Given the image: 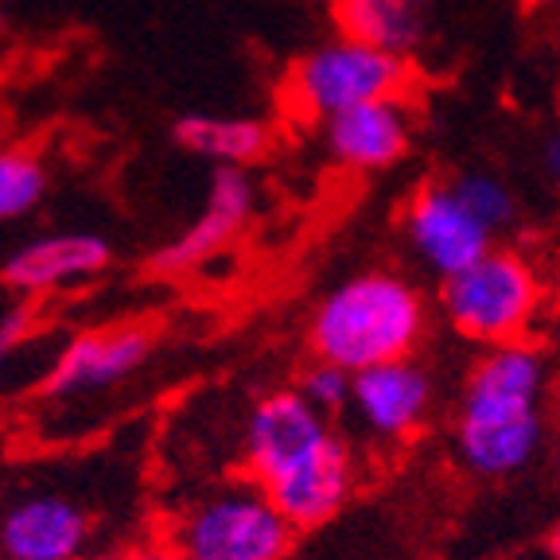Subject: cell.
Wrapping results in <instances>:
<instances>
[{
    "label": "cell",
    "mask_w": 560,
    "mask_h": 560,
    "mask_svg": "<svg viewBox=\"0 0 560 560\" xmlns=\"http://www.w3.org/2000/svg\"><path fill=\"white\" fill-rule=\"evenodd\" d=\"M409 4H417V9L424 12V9H432V4H436V0H409Z\"/></svg>",
    "instance_id": "cell-25"
},
{
    "label": "cell",
    "mask_w": 560,
    "mask_h": 560,
    "mask_svg": "<svg viewBox=\"0 0 560 560\" xmlns=\"http://www.w3.org/2000/svg\"><path fill=\"white\" fill-rule=\"evenodd\" d=\"M172 140L191 156L210 160L214 167H245L269 156L272 129L261 117H214L187 114L172 125Z\"/></svg>",
    "instance_id": "cell-15"
},
{
    "label": "cell",
    "mask_w": 560,
    "mask_h": 560,
    "mask_svg": "<svg viewBox=\"0 0 560 560\" xmlns=\"http://www.w3.org/2000/svg\"><path fill=\"white\" fill-rule=\"evenodd\" d=\"M0 560H4V557H0Z\"/></svg>",
    "instance_id": "cell-28"
},
{
    "label": "cell",
    "mask_w": 560,
    "mask_h": 560,
    "mask_svg": "<svg viewBox=\"0 0 560 560\" xmlns=\"http://www.w3.org/2000/svg\"><path fill=\"white\" fill-rule=\"evenodd\" d=\"M529 4H534L552 27H560V0H529Z\"/></svg>",
    "instance_id": "cell-23"
},
{
    "label": "cell",
    "mask_w": 560,
    "mask_h": 560,
    "mask_svg": "<svg viewBox=\"0 0 560 560\" xmlns=\"http://www.w3.org/2000/svg\"><path fill=\"white\" fill-rule=\"evenodd\" d=\"M541 172L552 187H560V121L541 140Z\"/></svg>",
    "instance_id": "cell-22"
},
{
    "label": "cell",
    "mask_w": 560,
    "mask_h": 560,
    "mask_svg": "<svg viewBox=\"0 0 560 560\" xmlns=\"http://www.w3.org/2000/svg\"><path fill=\"white\" fill-rule=\"evenodd\" d=\"M254 207H257V184L249 179V172L245 167H214L202 214L179 237L160 245L156 257H152V269L187 272L199 261H207V257H214L242 234L245 222L254 219Z\"/></svg>",
    "instance_id": "cell-11"
},
{
    "label": "cell",
    "mask_w": 560,
    "mask_h": 560,
    "mask_svg": "<svg viewBox=\"0 0 560 560\" xmlns=\"http://www.w3.org/2000/svg\"><path fill=\"white\" fill-rule=\"evenodd\" d=\"M417 114L405 97H385L324 121V152L350 172H385L412 149Z\"/></svg>",
    "instance_id": "cell-10"
},
{
    "label": "cell",
    "mask_w": 560,
    "mask_h": 560,
    "mask_svg": "<svg viewBox=\"0 0 560 560\" xmlns=\"http://www.w3.org/2000/svg\"><path fill=\"white\" fill-rule=\"evenodd\" d=\"M296 389L304 394V401L312 405V409H319L324 417H331V412L350 409V397H354V374L331 366V362H315L312 370H304V377H300Z\"/></svg>",
    "instance_id": "cell-19"
},
{
    "label": "cell",
    "mask_w": 560,
    "mask_h": 560,
    "mask_svg": "<svg viewBox=\"0 0 560 560\" xmlns=\"http://www.w3.org/2000/svg\"><path fill=\"white\" fill-rule=\"evenodd\" d=\"M27 339H32V307L27 304L9 307V312L0 315V366H4Z\"/></svg>",
    "instance_id": "cell-20"
},
{
    "label": "cell",
    "mask_w": 560,
    "mask_h": 560,
    "mask_svg": "<svg viewBox=\"0 0 560 560\" xmlns=\"http://www.w3.org/2000/svg\"><path fill=\"white\" fill-rule=\"evenodd\" d=\"M0 32H4V0H0Z\"/></svg>",
    "instance_id": "cell-26"
},
{
    "label": "cell",
    "mask_w": 560,
    "mask_h": 560,
    "mask_svg": "<svg viewBox=\"0 0 560 560\" xmlns=\"http://www.w3.org/2000/svg\"><path fill=\"white\" fill-rule=\"evenodd\" d=\"M335 440L331 424L319 409L304 401L300 389L265 394L245 424V467L249 479L269 490L277 479L296 471L312 455H319Z\"/></svg>",
    "instance_id": "cell-6"
},
{
    "label": "cell",
    "mask_w": 560,
    "mask_h": 560,
    "mask_svg": "<svg viewBox=\"0 0 560 560\" xmlns=\"http://www.w3.org/2000/svg\"><path fill=\"white\" fill-rule=\"evenodd\" d=\"M90 514L59 490L20 494L0 514V557L4 560H82L90 549Z\"/></svg>",
    "instance_id": "cell-8"
},
{
    "label": "cell",
    "mask_w": 560,
    "mask_h": 560,
    "mask_svg": "<svg viewBox=\"0 0 560 560\" xmlns=\"http://www.w3.org/2000/svg\"><path fill=\"white\" fill-rule=\"evenodd\" d=\"M405 237L417 261L440 277V284L494 249V234L475 219L452 184H429L412 195L405 207Z\"/></svg>",
    "instance_id": "cell-7"
},
{
    "label": "cell",
    "mask_w": 560,
    "mask_h": 560,
    "mask_svg": "<svg viewBox=\"0 0 560 560\" xmlns=\"http://www.w3.org/2000/svg\"><path fill=\"white\" fill-rule=\"evenodd\" d=\"M549 362L534 342L487 347L475 359L455 412V452L467 471L506 479L534 464L545 436Z\"/></svg>",
    "instance_id": "cell-1"
},
{
    "label": "cell",
    "mask_w": 560,
    "mask_h": 560,
    "mask_svg": "<svg viewBox=\"0 0 560 560\" xmlns=\"http://www.w3.org/2000/svg\"><path fill=\"white\" fill-rule=\"evenodd\" d=\"M152 354V335L144 327H109L70 339L55 366L44 377L47 397L97 394L109 385H121L132 377Z\"/></svg>",
    "instance_id": "cell-13"
},
{
    "label": "cell",
    "mask_w": 560,
    "mask_h": 560,
    "mask_svg": "<svg viewBox=\"0 0 560 560\" xmlns=\"http://www.w3.org/2000/svg\"><path fill=\"white\" fill-rule=\"evenodd\" d=\"M97 560H184L179 549L172 541H140V545H125V549L105 552Z\"/></svg>",
    "instance_id": "cell-21"
},
{
    "label": "cell",
    "mask_w": 560,
    "mask_h": 560,
    "mask_svg": "<svg viewBox=\"0 0 560 560\" xmlns=\"http://www.w3.org/2000/svg\"><path fill=\"white\" fill-rule=\"evenodd\" d=\"M354 482H359V464H354L347 440L335 436L324 452L312 455L284 479H277L265 494L289 517L292 529L304 534V529H319L331 517H339V510L354 494Z\"/></svg>",
    "instance_id": "cell-14"
},
{
    "label": "cell",
    "mask_w": 560,
    "mask_h": 560,
    "mask_svg": "<svg viewBox=\"0 0 560 560\" xmlns=\"http://www.w3.org/2000/svg\"><path fill=\"white\" fill-rule=\"evenodd\" d=\"M172 545L184 560H284L296 545V529L249 479L195 502L175 522Z\"/></svg>",
    "instance_id": "cell-5"
},
{
    "label": "cell",
    "mask_w": 560,
    "mask_h": 560,
    "mask_svg": "<svg viewBox=\"0 0 560 560\" xmlns=\"http://www.w3.org/2000/svg\"><path fill=\"white\" fill-rule=\"evenodd\" d=\"M429 307L417 284L389 269L354 272L335 284L312 312L307 342L315 359L347 374L412 359L424 339Z\"/></svg>",
    "instance_id": "cell-2"
},
{
    "label": "cell",
    "mask_w": 560,
    "mask_h": 560,
    "mask_svg": "<svg viewBox=\"0 0 560 560\" xmlns=\"http://www.w3.org/2000/svg\"><path fill=\"white\" fill-rule=\"evenodd\" d=\"M545 277L522 249L494 245L487 257L440 284V312L464 339L482 347L525 342L545 307Z\"/></svg>",
    "instance_id": "cell-3"
},
{
    "label": "cell",
    "mask_w": 560,
    "mask_h": 560,
    "mask_svg": "<svg viewBox=\"0 0 560 560\" xmlns=\"http://www.w3.org/2000/svg\"><path fill=\"white\" fill-rule=\"evenodd\" d=\"M114 261V249L102 234L90 230H55V234L32 237L16 254L0 261V284L20 296H44L67 284L90 280Z\"/></svg>",
    "instance_id": "cell-12"
},
{
    "label": "cell",
    "mask_w": 560,
    "mask_h": 560,
    "mask_svg": "<svg viewBox=\"0 0 560 560\" xmlns=\"http://www.w3.org/2000/svg\"><path fill=\"white\" fill-rule=\"evenodd\" d=\"M47 184H51V175H47L44 160L35 152L0 149V226L24 219L27 210L39 207Z\"/></svg>",
    "instance_id": "cell-17"
},
{
    "label": "cell",
    "mask_w": 560,
    "mask_h": 560,
    "mask_svg": "<svg viewBox=\"0 0 560 560\" xmlns=\"http://www.w3.org/2000/svg\"><path fill=\"white\" fill-rule=\"evenodd\" d=\"M549 552H552V557L560 560V522L552 525V534H549Z\"/></svg>",
    "instance_id": "cell-24"
},
{
    "label": "cell",
    "mask_w": 560,
    "mask_h": 560,
    "mask_svg": "<svg viewBox=\"0 0 560 560\" xmlns=\"http://www.w3.org/2000/svg\"><path fill=\"white\" fill-rule=\"evenodd\" d=\"M331 20L342 39L409 59L424 44V12L409 0H331Z\"/></svg>",
    "instance_id": "cell-16"
},
{
    "label": "cell",
    "mask_w": 560,
    "mask_h": 560,
    "mask_svg": "<svg viewBox=\"0 0 560 560\" xmlns=\"http://www.w3.org/2000/svg\"><path fill=\"white\" fill-rule=\"evenodd\" d=\"M455 195L471 207V214L499 237L502 230H510L517 222V199L510 191V184L494 172H459L452 179Z\"/></svg>",
    "instance_id": "cell-18"
},
{
    "label": "cell",
    "mask_w": 560,
    "mask_h": 560,
    "mask_svg": "<svg viewBox=\"0 0 560 560\" xmlns=\"http://www.w3.org/2000/svg\"><path fill=\"white\" fill-rule=\"evenodd\" d=\"M412 82V62L397 55L374 51L354 39H327L292 62L284 79V105L300 121H331L385 97H405Z\"/></svg>",
    "instance_id": "cell-4"
},
{
    "label": "cell",
    "mask_w": 560,
    "mask_h": 560,
    "mask_svg": "<svg viewBox=\"0 0 560 560\" xmlns=\"http://www.w3.org/2000/svg\"><path fill=\"white\" fill-rule=\"evenodd\" d=\"M436 401V385L417 359L385 362L354 374L350 412L377 440H409L424 429Z\"/></svg>",
    "instance_id": "cell-9"
},
{
    "label": "cell",
    "mask_w": 560,
    "mask_h": 560,
    "mask_svg": "<svg viewBox=\"0 0 560 560\" xmlns=\"http://www.w3.org/2000/svg\"><path fill=\"white\" fill-rule=\"evenodd\" d=\"M557 296H560V280H557Z\"/></svg>",
    "instance_id": "cell-27"
}]
</instances>
